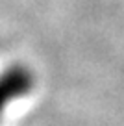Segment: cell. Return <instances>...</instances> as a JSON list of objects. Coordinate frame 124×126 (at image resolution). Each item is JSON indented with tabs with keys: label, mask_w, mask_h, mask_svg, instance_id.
Segmentation results:
<instances>
[{
	"label": "cell",
	"mask_w": 124,
	"mask_h": 126,
	"mask_svg": "<svg viewBox=\"0 0 124 126\" xmlns=\"http://www.w3.org/2000/svg\"><path fill=\"white\" fill-rule=\"evenodd\" d=\"M33 87V74L22 65H11L0 74V121L8 106L26 96Z\"/></svg>",
	"instance_id": "6da1fadb"
}]
</instances>
